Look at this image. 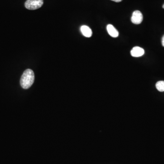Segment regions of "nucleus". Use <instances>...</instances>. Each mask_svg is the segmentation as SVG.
Returning a JSON list of instances; mask_svg holds the SVG:
<instances>
[{"label": "nucleus", "instance_id": "1", "mask_svg": "<svg viewBox=\"0 0 164 164\" xmlns=\"http://www.w3.org/2000/svg\"><path fill=\"white\" fill-rule=\"evenodd\" d=\"M35 75L32 70L27 69L25 70L21 77L20 84L24 89H28L32 86L34 83Z\"/></svg>", "mask_w": 164, "mask_h": 164}, {"label": "nucleus", "instance_id": "2", "mask_svg": "<svg viewBox=\"0 0 164 164\" xmlns=\"http://www.w3.org/2000/svg\"><path fill=\"white\" fill-rule=\"evenodd\" d=\"M44 4L43 0H27L25 3L26 8L34 10L39 8Z\"/></svg>", "mask_w": 164, "mask_h": 164}, {"label": "nucleus", "instance_id": "3", "mask_svg": "<svg viewBox=\"0 0 164 164\" xmlns=\"http://www.w3.org/2000/svg\"><path fill=\"white\" fill-rule=\"evenodd\" d=\"M143 17L142 13L139 11H135L132 14L131 22L134 24H139L142 22Z\"/></svg>", "mask_w": 164, "mask_h": 164}, {"label": "nucleus", "instance_id": "4", "mask_svg": "<svg viewBox=\"0 0 164 164\" xmlns=\"http://www.w3.org/2000/svg\"><path fill=\"white\" fill-rule=\"evenodd\" d=\"M130 53L132 57H141L144 54V51L143 49L139 46H134L131 50Z\"/></svg>", "mask_w": 164, "mask_h": 164}, {"label": "nucleus", "instance_id": "5", "mask_svg": "<svg viewBox=\"0 0 164 164\" xmlns=\"http://www.w3.org/2000/svg\"><path fill=\"white\" fill-rule=\"evenodd\" d=\"M107 30L108 32L111 37H118L119 36V32L114 26L111 24H108L107 26Z\"/></svg>", "mask_w": 164, "mask_h": 164}, {"label": "nucleus", "instance_id": "6", "mask_svg": "<svg viewBox=\"0 0 164 164\" xmlns=\"http://www.w3.org/2000/svg\"><path fill=\"white\" fill-rule=\"evenodd\" d=\"M80 30L82 33L85 37H90L92 36V30L88 26H85V25L81 26Z\"/></svg>", "mask_w": 164, "mask_h": 164}, {"label": "nucleus", "instance_id": "7", "mask_svg": "<svg viewBox=\"0 0 164 164\" xmlns=\"http://www.w3.org/2000/svg\"><path fill=\"white\" fill-rule=\"evenodd\" d=\"M156 88L160 92L164 91V81H160L156 84Z\"/></svg>", "mask_w": 164, "mask_h": 164}, {"label": "nucleus", "instance_id": "8", "mask_svg": "<svg viewBox=\"0 0 164 164\" xmlns=\"http://www.w3.org/2000/svg\"><path fill=\"white\" fill-rule=\"evenodd\" d=\"M162 46L164 47V35L162 38Z\"/></svg>", "mask_w": 164, "mask_h": 164}, {"label": "nucleus", "instance_id": "9", "mask_svg": "<svg viewBox=\"0 0 164 164\" xmlns=\"http://www.w3.org/2000/svg\"><path fill=\"white\" fill-rule=\"evenodd\" d=\"M111 1H115L116 2H120L122 1V0H111Z\"/></svg>", "mask_w": 164, "mask_h": 164}, {"label": "nucleus", "instance_id": "10", "mask_svg": "<svg viewBox=\"0 0 164 164\" xmlns=\"http://www.w3.org/2000/svg\"><path fill=\"white\" fill-rule=\"evenodd\" d=\"M163 8L164 9V4L163 5Z\"/></svg>", "mask_w": 164, "mask_h": 164}]
</instances>
